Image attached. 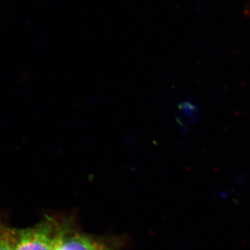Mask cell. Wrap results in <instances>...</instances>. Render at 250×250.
<instances>
[{
    "label": "cell",
    "instance_id": "cell-2",
    "mask_svg": "<svg viewBox=\"0 0 250 250\" xmlns=\"http://www.w3.org/2000/svg\"><path fill=\"white\" fill-rule=\"evenodd\" d=\"M121 246L117 239L92 236L70 228L64 236L61 250H120Z\"/></svg>",
    "mask_w": 250,
    "mask_h": 250
},
{
    "label": "cell",
    "instance_id": "cell-3",
    "mask_svg": "<svg viewBox=\"0 0 250 250\" xmlns=\"http://www.w3.org/2000/svg\"><path fill=\"white\" fill-rule=\"evenodd\" d=\"M0 250H16L15 228L0 222Z\"/></svg>",
    "mask_w": 250,
    "mask_h": 250
},
{
    "label": "cell",
    "instance_id": "cell-1",
    "mask_svg": "<svg viewBox=\"0 0 250 250\" xmlns=\"http://www.w3.org/2000/svg\"><path fill=\"white\" fill-rule=\"evenodd\" d=\"M71 225L45 215L40 222L24 229H15L16 250H58Z\"/></svg>",
    "mask_w": 250,
    "mask_h": 250
},
{
    "label": "cell",
    "instance_id": "cell-4",
    "mask_svg": "<svg viewBox=\"0 0 250 250\" xmlns=\"http://www.w3.org/2000/svg\"><path fill=\"white\" fill-rule=\"evenodd\" d=\"M62 246V245H61ZM61 246H60V247H59V249H58V250H61Z\"/></svg>",
    "mask_w": 250,
    "mask_h": 250
}]
</instances>
